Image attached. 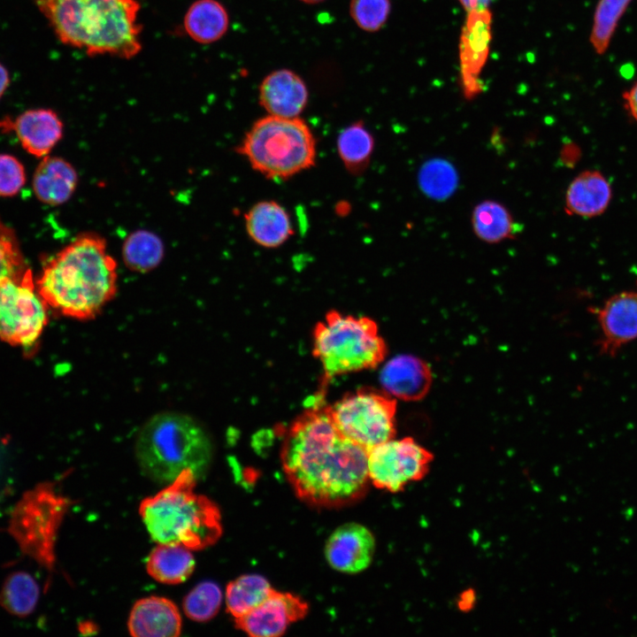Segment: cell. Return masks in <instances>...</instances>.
Segmentation results:
<instances>
[{"instance_id":"cell-1","label":"cell","mask_w":637,"mask_h":637,"mask_svg":"<svg viewBox=\"0 0 637 637\" xmlns=\"http://www.w3.org/2000/svg\"><path fill=\"white\" fill-rule=\"evenodd\" d=\"M368 450L342 436L327 408H311L289 427L280 460L295 495L316 507L336 508L361 499L370 482Z\"/></svg>"},{"instance_id":"cell-2","label":"cell","mask_w":637,"mask_h":637,"mask_svg":"<svg viewBox=\"0 0 637 637\" xmlns=\"http://www.w3.org/2000/svg\"><path fill=\"white\" fill-rule=\"evenodd\" d=\"M36 286L45 303L63 315L91 319L117 293V262L102 236L83 234L47 263Z\"/></svg>"},{"instance_id":"cell-3","label":"cell","mask_w":637,"mask_h":637,"mask_svg":"<svg viewBox=\"0 0 637 637\" xmlns=\"http://www.w3.org/2000/svg\"><path fill=\"white\" fill-rule=\"evenodd\" d=\"M196 476L182 472L140 504L141 518L157 543L180 544L191 550L213 545L222 533L221 515L208 497L195 492Z\"/></svg>"},{"instance_id":"cell-4","label":"cell","mask_w":637,"mask_h":637,"mask_svg":"<svg viewBox=\"0 0 637 637\" xmlns=\"http://www.w3.org/2000/svg\"><path fill=\"white\" fill-rule=\"evenodd\" d=\"M134 450L142 473L163 484L186 470L198 479L212 459V444L203 427L190 416L175 411L149 418L139 431Z\"/></svg>"},{"instance_id":"cell-5","label":"cell","mask_w":637,"mask_h":637,"mask_svg":"<svg viewBox=\"0 0 637 637\" xmlns=\"http://www.w3.org/2000/svg\"><path fill=\"white\" fill-rule=\"evenodd\" d=\"M238 151L269 180H284L311 168L317 157L310 127L299 117L266 115L245 134Z\"/></svg>"},{"instance_id":"cell-6","label":"cell","mask_w":637,"mask_h":637,"mask_svg":"<svg viewBox=\"0 0 637 637\" xmlns=\"http://www.w3.org/2000/svg\"><path fill=\"white\" fill-rule=\"evenodd\" d=\"M386 345L375 322L368 318L328 312L313 334V354L327 376L376 367Z\"/></svg>"},{"instance_id":"cell-7","label":"cell","mask_w":637,"mask_h":637,"mask_svg":"<svg viewBox=\"0 0 637 637\" xmlns=\"http://www.w3.org/2000/svg\"><path fill=\"white\" fill-rule=\"evenodd\" d=\"M68 505L50 483H42L23 495L12 513L8 532L21 551L50 571L58 527Z\"/></svg>"},{"instance_id":"cell-8","label":"cell","mask_w":637,"mask_h":637,"mask_svg":"<svg viewBox=\"0 0 637 637\" xmlns=\"http://www.w3.org/2000/svg\"><path fill=\"white\" fill-rule=\"evenodd\" d=\"M136 0H81L80 48L88 55L134 57L142 49Z\"/></svg>"},{"instance_id":"cell-9","label":"cell","mask_w":637,"mask_h":637,"mask_svg":"<svg viewBox=\"0 0 637 637\" xmlns=\"http://www.w3.org/2000/svg\"><path fill=\"white\" fill-rule=\"evenodd\" d=\"M327 409L340 434L367 450L395 436L396 403L384 392L361 389Z\"/></svg>"},{"instance_id":"cell-10","label":"cell","mask_w":637,"mask_h":637,"mask_svg":"<svg viewBox=\"0 0 637 637\" xmlns=\"http://www.w3.org/2000/svg\"><path fill=\"white\" fill-rule=\"evenodd\" d=\"M46 303L35 292L30 269L0 285V336L12 344L32 345L47 324Z\"/></svg>"},{"instance_id":"cell-11","label":"cell","mask_w":637,"mask_h":637,"mask_svg":"<svg viewBox=\"0 0 637 637\" xmlns=\"http://www.w3.org/2000/svg\"><path fill=\"white\" fill-rule=\"evenodd\" d=\"M433 455L412 438L389 439L368 449L370 482L377 488L397 493L428 472Z\"/></svg>"},{"instance_id":"cell-12","label":"cell","mask_w":637,"mask_h":637,"mask_svg":"<svg viewBox=\"0 0 637 637\" xmlns=\"http://www.w3.org/2000/svg\"><path fill=\"white\" fill-rule=\"evenodd\" d=\"M592 312L600 328L596 347L602 356L615 357L624 346L637 339V290L617 293Z\"/></svg>"},{"instance_id":"cell-13","label":"cell","mask_w":637,"mask_h":637,"mask_svg":"<svg viewBox=\"0 0 637 637\" xmlns=\"http://www.w3.org/2000/svg\"><path fill=\"white\" fill-rule=\"evenodd\" d=\"M308 610L307 602L298 595L273 589L262 603L234 618L235 625L251 637H278L303 619Z\"/></svg>"},{"instance_id":"cell-14","label":"cell","mask_w":637,"mask_h":637,"mask_svg":"<svg viewBox=\"0 0 637 637\" xmlns=\"http://www.w3.org/2000/svg\"><path fill=\"white\" fill-rule=\"evenodd\" d=\"M374 551L375 540L371 531L362 525L349 523L330 535L325 555L333 569L343 573H357L370 565Z\"/></svg>"},{"instance_id":"cell-15","label":"cell","mask_w":637,"mask_h":637,"mask_svg":"<svg viewBox=\"0 0 637 637\" xmlns=\"http://www.w3.org/2000/svg\"><path fill=\"white\" fill-rule=\"evenodd\" d=\"M308 98L304 81L288 69L272 71L259 86L258 100L268 115L297 118L306 107Z\"/></svg>"},{"instance_id":"cell-16","label":"cell","mask_w":637,"mask_h":637,"mask_svg":"<svg viewBox=\"0 0 637 637\" xmlns=\"http://www.w3.org/2000/svg\"><path fill=\"white\" fill-rule=\"evenodd\" d=\"M0 127L14 131L22 147L37 157L47 156L63 134V123L50 109L28 110L14 121L2 119Z\"/></svg>"},{"instance_id":"cell-17","label":"cell","mask_w":637,"mask_h":637,"mask_svg":"<svg viewBox=\"0 0 637 637\" xmlns=\"http://www.w3.org/2000/svg\"><path fill=\"white\" fill-rule=\"evenodd\" d=\"M380 381L388 395L404 401L423 398L432 385L428 365L411 355H398L388 360L380 373Z\"/></svg>"},{"instance_id":"cell-18","label":"cell","mask_w":637,"mask_h":637,"mask_svg":"<svg viewBox=\"0 0 637 637\" xmlns=\"http://www.w3.org/2000/svg\"><path fill=\"white\" fill-rule=\"evenodd\" d=\"M127 626L135 637H176L181 632V617L171 600L151 595L134 603Z\"/></svg>"},{"instance_id":"cell-19","label":"cell","mask_w":637,"mask_h":637,"mask_svg":"<svg viewBox=\"0 0 637 637\" xmlns=\"http://www.w3.org/2000/svg\"><path fill=\"white\" fill-rule=\"evenodd\" d=\"M490 18L488 10L468 12L461 35V73L467 94H473L480 88L479 73L488 53Z\"/></svg>"},{"instance_id":"cell-20","label":"cell","mask_w":637,"mask_h":637,"mask_svg":"<svg viewBox=\"0 0 637 637\" xmlns=\"http://www.w3.org/2000/svg\"><path fill=\"white\" fill-rule=\"evenodd\" d=\"M611 199V184L604 174L597 170H586L566 189L565 211L582 218H595L605 212Z\"/></svg>"},{"instance_id":"cell-21","label":"cell","mask_w":637,"mask_h":637,"mask_svg":"<svg viewBox=\"0 0 637 637\" xmlns=\"http://www.w3.org/2000/svg\"><path fill=\"white\" fill-rule=\"evenodd\" d=\"M244 223L249 238L266 249L280 247L294 234L288 211L272 200L255 203L245 213Z\"/></svg>"},{"instance_id":"cell-22","label":"cell","mask_w":637,"mask_h":637,"mask_svg":"<svg viewBox=\"0 0 637 637\" xmlns=\"http://www.w3.org/2000/svg\"><path fill=\"white\" fill-rule=\"evenodd\" d=\"M77 183L78 174L74 167L58 157H43L33 179L35 196L50 205L65 203L74 192Z\"/></svg>"},{"instance_id":"cell-23","label":"cell","mask_w":637,"mask_h":637,"mask_svg":"<svg viewBox=\"0 0 637 637\" xmlns=\"http://www.w3.org/2000/svg\"><path fill=\"white\" fill-rule=\"evenodd\" d=\"M191 551L180 544L157 543L147 559V572L161 583L180 584L185 581L195 569V558Z\"/></svg>"},{"instance_id":"cell-24","label":"cell","mask_w":637,"mask_h":637,"mask_svg":"<svg viewBox=\"0 0 637 637\" xmlns=\"http://www.w3.org/2000/svg\"><path fill=\"white\" fill-rule=\"evenodd\" d=\"M228 13L217 0H197L186 12L184 27L187 34L199 43H211L227 31Z\"/></svg>"},{"instance_id":"cell-25","label":"cell","mask_w":637,"mask_h":637,"mask_svg":"<svg viewBox=\"0 0 637 637\" xmlns=\"http://www.w3.org/2000/svg\"><path fill=\"white\" fill-rule=\"evenodd\" d=\"M472 226L479 239L491 244L513 238L517 234V224L510 212L493 200L482 201L474 207Z\"/></svg>"},{"instance_id":"cell-26","label":"cell","mask_w":637,"mask_h":637,"mask_svg":"<svg viewBox=\"0 0 637 637\" xmlns=\"http://www.w3.org/2000/svg\"><path fill=\"white\" fill-rule=\"evenodd\" d=\"M337 151L345 168L353 174L365 171L374 150V139L363 122L353 123L337 137Z\"/></svg>"},{"instance_id":"cell-27","label":"cell","mask_w":637,"mask_h":637,"mask_svg":"<svg viewBox=\"0 0 637 637\" xmlns=\"http://www.w3.org/2000/svg\"><path fill=\"white\" fill-rule=\"evenodd\" d=\"M269 581L258 574H244L228 583L226 589L227 611L238 618L262 603L273 591Z\"/></svg>"},{"instance_id":"cell-28","label":"cell","mask_w":637,"mask_h":637,"mask_svg":"<svg viewBox=\"0 0 637 637\" xmlns=\"http://www.w3.org/2000/svg\"><path fill=\"white\" fill-rule=\"evenodd\" d=\"M122 257L132 271L148 272L155 269L164 257V244L156 234L137 230L130 234L122 246Z\"/></svg>"},{"instance_id":"cell-29","label":"cell","mask_w":637,"mask_h":637,"mask_svg":"<svg viewBox=\"0 0 637 637\" xmlns=\"http://www.w3.org/2000/svg\"><path fill=\"white\" fill-rule=\"evenodd\" d=\"M418 183L427 197L444 201L452 196L457 189L459 175L451 162L442 157H433L420 166Z\"/></svg>"},{"instance_id":"cell-30","label":"cell","mask_w":637,"mask_h":637,"mask_svg":"<svg viewBox=\"0 0 637 637\" xmlns=\"http://www.w3.org/2000/svg\"><path fill=\"white\" fill-rule=\"evenodd\" d=\"M40 596L36 580L29 573L16 572L7 577L0 591V604L10 614L27 617L35 609Z\"/></svg>"},{"instance_id":"cell-31","label":"cell","mask_w":637,"mask_h":637,"mask_svg":"<svg viewBox=\"0 0 637 637\" xmlns=\"http://www.w3.org/2000/svg\"><path fill=\"white\" fill-rule=\"evenodd\" d=\"M632 0H600L594 16L590 42L599 54L608 48L619 19Z\"/></svg>"},{"instance_id":"cell-32","label":"cell","mask_w":637,"mask_h":637,"mask_svg":"<svg viewBox=\"0 0 637 637\" xmlns=\"http://www.w3.org/2000/svg\"><path fill=\"white\" fill-rule=\"evenodd\" d=\"M222 601L219 587L212 581L196 585L184 598L183 610L188 618L205 622L218 613Z\"/></svg>"},{"instance_id":"cell-33","label":"cell","mask_w":637,"mask_h":637,"mask_svg":"<svg viewBox=\"0 0 637 637\" xmlns=\"http://www.w3.org/2000/svg\"><path fill=\"white\" fill-rule=\"evenodd\" d=\"M390 7V0H351L349 14L360 29L374 33L386 24Z\"/></svg>"},{"instance_id":"cell-34","label":"cell","mask_w":637,"mask_h":637,"mask_svg":"<svg viewBox=\"0 0 637 637\" xmlns=\"http://www.w3.org/2000/svg\"><path fill=\"white\" fill-rule=\"evenodd\" d=\"M27 269L13 232L0 220V285Z\"/></svg>"},{"instance_id":"cell-35","label":"cell","mask_w":637,"mask_h":637,"mask_svg":"<svg viewBox=\"0 0 637 637\" xmlns=\"http://www.w3.org/2000/svg\"><path fill=\"white\" fill-rule=\"evenodd\" d=\"M25 169L13 156L0 154V196H12L24 186Z\"/></svg>"},{"instance_id":"cell-36","label":"cell","mask_w":637,"mask_h":637,"mask_svg":"<svg viewBox=\"0 0 637 637\" xmlns=\"http://www.w3.org/2000/svg\"><path fill=\"white\" fill-rule=\"evenodd\" d=\"M625 107L637 123V81L623 94Z\"/></svg>"},{"instance_id":"cell-37","label":"cell","mask_w":637,"mask_h":637,"mask_svg":"<svg viewBox=\"0 0 637 637\" xmlns=\"http://www.w3.org/2000/svg\"><path fill=\"white\" fill-rule=\"evenodd\" d=\"M475 602V592L472 589H466L459 595L457 605L461 611L468 612L474 607Z\"/></svg>"},{"instance_id":"cell-38","label":"cell","mask_w":637,"mask_h":637,"mask_svg":"<svg viewBox=\"0 0 637 637\" xmlns=\"http://www.w3.org/2000/svg\"><path fill=\"white\" fill-rule=\"evenodd\" d=\"M467 12L487 10L490 0H459Z\"/></svg>"},{"instance_id":"cell-39","label":"cell","mask_w":637,"mask_h":637,"mask_svg":"<svg viewBox=\"0 0 637 637\" xmlns=\"http://www.w3.org/2000/svg\"><path fill=\"white\" fill-rule=\"evenodd\" d=\"M10 84V74L5 66L0 63V98Z\"/></svg>"},{"instance_id":"cell-40","label":"cell","mask_w":637,"mask_h":637,"mask_svg":"<svg viewBox=\"0 0 637 637\" xmlns=\"http://www.w3.org/2000/svg\"><path fill=\"white\" fill-rule=\"evenodd\" d=\"M299 1L305 3V4H315L321 3L325 0H299Z\"/></svg>"},{"instance_id":"cell-41","label":"cell","mask_w":637,"mask_h":637,"mask_svg":"<svg viewBox=\"0 0 637 637\" xmlns=\"http://www.w3.org/2000/svg\"><path fill=\"white\" fill-rule=\"evenodd\" d=\"M126 1H132V0H126Z\"/></svg>"}]
</instances>
